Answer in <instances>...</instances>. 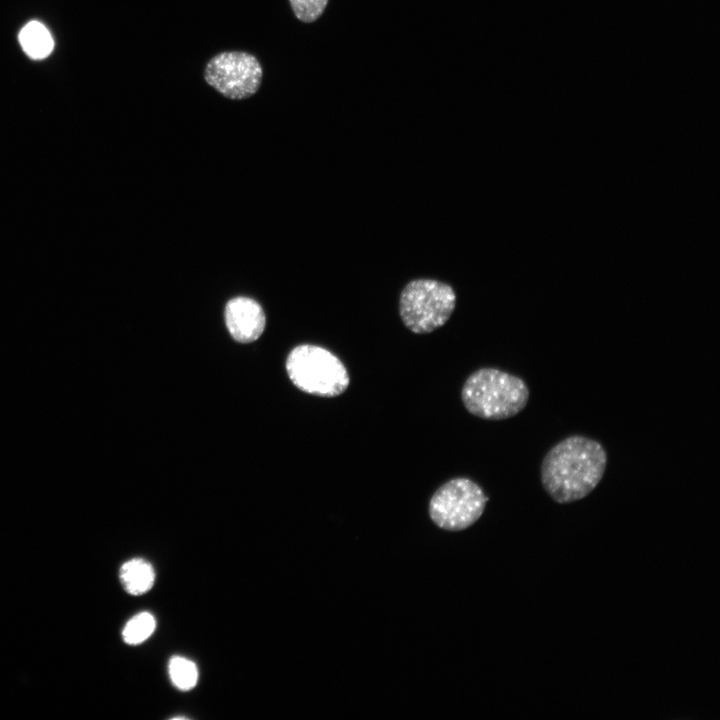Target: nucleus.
Masks as SVG:
<instances>
[{
	"label": "nucleus",
	"instance_id": "1",
	"mask_svg": "<svg viewBox=\"0 0 720 720\" xmlns=\"http://www.w3.org/2000/svg\"><path fill=\"white\" fill-rule=\"evenodd\" d=\"M607 461V452L599 441L580 434L570 435L553 445L543 457L542 486L559 504L579 501L600 483Z\"/></svg>",
	"mask_w": 720,
	"mask_h": 720
},
{
	"label": "nucleus",
	"instance_id": "2",
	"mask_svg": "<svg viewBox=\"0 0 720 720\" xmlns=\"http://www.w3.org/2000/svg\"><path fill=\"white\" fill-rule=\"evenodd\" d=\"M529 396L528 385L521 377L492 367L474 371L461 390L462 403L470 414L493 421L519 414Z\"/></svg>",
	"mask_w": 720,
	"mask_h": 720
},
{
	"label": "nucleus",
	"instance_id": "3",
	"mask_svg": "<svg viewBox=\"0 0 720 720\" xmlns=\"http://www.w3.org/2000/svg\"><path fill=\"white\" fill-rule=\"evenodd\" d=\"M286 370L299 390L319 397H337L350 384L344 363L331 351L318 345L296 346L287 357Z\"/></svg>",
	"mask_w": 720,
	"mask_h": 720
},
{
	"label": "nucleus",
	"instance_id": "4",
	"mask_svg": "<svg viewBox=\"0 0 720 720\" xmlns=\"http://www.w3.org/2000/svg\"><path fill=\"white\" fill-rule=\"evenodd\" d=\"M456 300V293L448 283L415 279L400 293L399 315L411 332L428 334L446 324L455 310Z\"/></svg>",
	"mask_w": 720,
	"mask_h": 720
},
{
	"label": "nucleus",
	"instance_id": "5",
	"mask_svg": "<svg viewBox=\"0 0 720 720\" xmlns=\"http://www.w3.org/2000/svg\"><path fill=\"white\" fill-rule=\"evenodd\" d=\"M488 498L473 480L456 477L442 484L429 502V516L441 529L461 531L483 514Z\"/></svg>",
	"mask_w": 720,
	"mask_h": 720
},
{
	"label": "nucleus",
	"instance_id": "6",
	"mask_svg": "<svg viewBox=\"0 0 720 720\" xmlns=\"http://www.w3.org/2000/svg\"><path fill=\"white\" fill-rule=\"evenodd\" d=\"M263 70L258 59L244 51H226L213 56L205 66L204 79L226 98L242 100L260 88Z\"/></svg>",
	"mask_w": 720,
	"mask_h": 720
},
{
	"label": "nucleus",
	"instance_id": "7",
	"mask_svg": "<svg viewBox=\"0 0 720 720\" xmlns=\"http://www.w3.org/2000/svg\"><path fill=\"white\" fill-rule=\"evenodd\" d=\"M225 321L231 336L240 343L257 340L266 323L262 307L247 297H236L227 303Z\"/></svg>",
	"mask_w": 720,
	"mask_h": 720
},
{
	"label": "nucleus",
	"instance_id": "8",
	"mask_svg": "<svg viewBox=\"0 0 720 720\" xmlns=\"http://www.w3.org/2000/svg\"><path fill=\"white\" fill-rule=\"evenodd\" d=\"M119 577L127 593L141 595L152 588L155 573L148 561L136 558L125 562L121 566Z\"/></svg>",
	"mask_w": 720,
	"mask_h": 720
},
{
	"label": "nucleus",
	"instance_id": "9",
	"mask_svg": "<svg viewBox=\"0 0 720 720\" xmlns=\"http://www.w3.org/2000/svg\"><path fill=\"white\" fill-rule=\"evenodd\" d=\"M19 40L24 51L34 59L48 56L54 45L52 37L45 26L36 21L28 23L21 30Z\"/></svg>",
	"mask_w": 720,
	"mask_h": 720
},
{
	"label": "nucleus",
	"instance_id": "10",
	"mask_svg": "<svg viewBox=\"0 0 720 720\" xmlns=\"http://www.w3.org/2000/svg\"><path fill=\"white\" fill-rule=\"evenodd\" d=\"M169 676L173 685L183 691L192 689L198 680V669L191 660L174 656L169 661Z\"/></svg>",
	"mask_w": 720,
	"mask_h": 720
},
{
	"label": "nucleus",
	"instance_id": "11",
	"mask_svg": "<svg viewBox=\"0 0 720 720\" xmlns=\"http://www.w3.org/2000/svg\"><path fill=\"white\" fill-rule=\"evenodd\" d=\"M155 626L153 615L149 612H141L126 623L122 632L123 640L130 645L140 644L151 636Z\"/></svg>",
	"mask_w": 720,
	"mask_h": 720
},
{
	"label": "nucleus",
	"instance_id": "12",
	"mask_svg": "<svg viewBox=\"0 0 720 720\" xmlns=\"http://www.w3.org/2000/svg\"><path fill=\"white\" fill-rule=\"evenodd\" d=\"M294 15L302 22L317 20L326 8L328 0H289Z\"/></svg>",
	"mask_w": 720,
	"mask_h": 720
}]
</instances>
